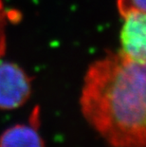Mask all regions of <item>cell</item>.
<instances>
[{"instance_id": "277c9868", "label": "cell", "mask_w": 146, "mask_h": 147, "mask_svg": "<svg viewBox=\"0 0 146 147\" xmlns=\"http://www.w3.org/2000/svg\"><path fill=\"white\" fill-rule=\"evenodd\" d=\"M0 147H45V143L35 128L17 124L3 132Z\"/></svg>"}, {"instance_id": "3957f363", "label": "cell", "mask_w": 146, "mask_h": 147, "mask_svg": "<svg viewBox=\"0 0 146 147\" xmlns=\"http://www.w3.org/2000/svg\"><path fill=\"white\" fill-rule=\"evenodd\" d=\"M124 17L120 34L122 52L126 57L141 64H145V12L133 11Z\"/></svg>"}, {"instance_id": "7a4b0ae2", "label": "cell", "mask_w": 146, "mask_h": 147, "mask_svg": "<svg viewBox=\"0 0 146 147\" xmlns=\"http://www.w3.org/2000/svg\"><path fill=\"white\" fill-rule=\"evenodd\" d=\"M30 81L23 69L11 63L0 64V109L20 107L30 95Z\"/></svg>"}, {"instance_id": "5b68a950", "label": "cell", "mask_w": 146, "mask_h": 147, "mask_svg": "<svg viewBox=\"0 0 146 147\" xmlns=\"http://www.w3.org/2000/svg\"><path fill=\"white\" fill-rule=\"evenodd\" d=\"M117 4L122 16L133 11L145 12V0H118Z\"/></svg>"}, {"instance_id": "6da1fadb", "label": "cell", "mask_w": 146, "mask_h": 147, "mask_svg": "<svg viewBox=\"0 0 146 147\" xmlns=\"http://www.w3.org/2000/svg\"><path fill=\"white\" fill-rule=\"evenodd\" d=\"M81 110L112 147H145V64L109 52L86 71Z\"/></svg>"}, {"instance_id": "8992f818", "label": "cell", "mask_w": 146, "mask_h": 147, "mask_svg": "<svg viewBox=\"0 0 146 147\" xmlns=\"http://www.w3.org/2000/svg\"><path fill=\"white\" fill-rule=\"evenodd\" d=\"M6 11L3 3L0 0V57L4 54L6 51Z\"/></svg>"}]
</instances>
